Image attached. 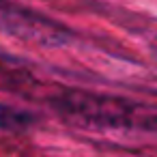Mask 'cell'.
<instances>
[{
  "label": "cell",
  "instance_id": "obj_3",
  "mask_svg": "<svg viewBox=\"0 0 157 157\" xmlns=\"http://www.w3.org/2000/svg\"><path fill=\"white\" fill-rule=\"evenodd\" d=\"M30 123H33V116L28 112L0 103V129L2 131H20L30 127Z\"/></svg>",
  "mask_w": 157,
  "mask_h": 157
},
{
  "label": "cell",
  "instance_id": "obj_1",
  "mask_svg": "<svg viewBox=\"0 0 157 157\" xmlns=\"http://www.w3.org/2000/svg\"><path fill=\"white\" fill-rule=\"evenodd\" d=\"M54 108L80 127L99 129H157V108L88 90H65Z\"/></svg>",
  "mask_w": 157,
  "mask_h": 157
},
{
  "label": "cell",
  "instance_id": "obj_2",
  "mask_svg": "<svg viewBox=\"0 0 157 157\" xmlns=\"http://www.w3.org/2000/svg\"><path fill=\"white\" fill-rule=\"evenodd\" d=\"M0 28L17 37H30L33 41H43V43H58L67 35V30L54 24L52 20L20 9L11 2H0Z\"/></svg>",
  "mask_w": 157,
  "mask_h": 157
}]
</instances>
